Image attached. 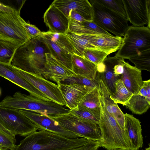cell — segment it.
<instances>
[{
	"mask_svg": "<svg viewBox=\"0 0 150 150\" xmlns=\"http://www.w3.org/2000/svg\"><path fill=\"white\" fill-rule=\"evenodd\" d=\"M88 139L70 138L52 132L40 130L34 132L16 145L14 150H68L80 147Z\"/></svg>",
	"mask_w": 150,
	"mask_h": 150,
	"instance_id": "1",
	"label": "cell"
},
{
	"mask_svg": "<svg viewBox=\"0 0 150 150\" xmlns=\"http://www.w3.org/2000/svg\"><path fill=\"white\" fill-rule=\"evenodd\" d=\"M47 53H49L48 50L39 36L30 39L18 46L11 64L23 71L40 75L46 62Z\"/></svg>",
	"mask_w": 150,
	"mask_h": 150,
	"instance_id": "2",
	"label": "cell"
},
{
	"mask_svg": "<svg viewBox=\"0 0 150 150\" xmlns=\"http://www.w3.org/2000/svg\"><path fill=\"white\" fill-rule=\"evenodd\" d=\"M0 106L16 110H29L54 117L68 113L71 110L52 100H46L20 91L12 96H7L0 102Z\"/></svg>",
	"mask_w": 150,
	"mask_h": 150,
	"instance_id": "3",
	"label": "cell"
},
{
	"mask_svg": "<svg viewBox=\"0 0 150 150\" xmlns=\"http://www.w3.org/2000/svg\"><path fill=\"white\" fill-rule=\"evenodd\" d=\"M100 98L101 113L98 124L101 132L99 141L101 147L107 150H132L126 130L120 127L108 111L101 94Z\"/></svg>",
	"mask_w": 150,
	"mask_h": 150,
	"instance_id": "4",
	"label": "cell"
},
{
	"mask_svg": "<svg viewBox=\"0 0 150 150\" xmlns=\"http://www.w3.org/2000/svg\"><path fill=\"white\" fill-rule=\"evenodd\" d=\"M115 55L124 59L140 55L150 50V28L147 26H129Z\"/></svg>",
	"mask_w": 150,
	"mask_h": 150,
	"instance_id": "5",
	"label": "cell"
},
{
	"mask_svg": "<svg viewBox=\"0 0 150 150\" xmlns=\"http://www.w3.org/2000/svg\"><path fill=\"white\" fill-rule=\"evenodd\" d=\"M90 2L93 11V21L102 29L116 36L124 37L129 27L127 18L107 8L98 0Z\"/></svg>",
	"mask_w": 150,
	"mask_h": 150,
	"instance_id": "6",
	"label": "cell"
},
{
	"mask_svg": "<svg viewBox=\"0 0 150 150\" xmlns=\"http://www.w3.org/2000/svg\"><path fill=\"white\" fill-rule=\"evenodd\" d=\"M50 117L64 129L81 137L98 141L101 139L100 127L96 122L78 117L71 112Z\"/></svg>",
	"mask_w": 150,
	"mask_h": 150,
	"instance_id": "7",
	"label": "cell"
},
{
	"mask_svg": "<svg viewBox=\"0 0 150 150\" xmlns=\"http://www.w3.org/2000/svg\"><path fill=\"white\" fill-rule=\"evenodd\" d=\"M25 22L21 16L20 11L16 9L0 11V34L21 45L30 39L24 26Z\"/></svg>",
	"mask_w": 150,
	"mask_h": 150,
	"instance_id": "8",
	"label": "cell"
},
{
	"mask_svg": "<svg viewBox=\"0 0 150 150\" xmlns=\"http://www.w3.org/2000/svg\"><path fill=\"white\" fill-rule=\"evenodd\" d=\"M0 124L15 136L26 137L39 130L37 126L18 110L0 106Z\"/></svg>",
	"mask_w": 150,
	"mask_h": 150,
	"instance_id": "9",
	"label": "cell"
},
{
	"mask_svg": "<svg viewBox=\"0 0 150 150\" xmlns=\"http://www.w3.org/2000/svg\"><path fill=\"white\" fill-rule=\"evenodd\" d=\"M14 70L49 100L66 106V103L57 85L40 75L28 73L13 67Z\"/></svg>",
	"mask_w": 150,
	"mask_h": 150,
	"instance_id": "10",
	"label": "cell"
},
{
	"mask_svg": "<svg viewBox=\"0 0 150 150\" xmlns=\"http://www.w3.org/2000/svg\"><path fill=\"white\" fill-rule=\"evenodd\" d=\"M127 19L133 26L150 28V0H122Z\"/></svg>",
	"mask_w": 150,
	"mask_h": 150,
	"instance_id": "11",
	"label": "cell"
},
{
	"mask_svg": "<svg viewBox=\"0 0 150 150\" xmlns=\"http://www.w3.org/2000/svg\"><path fill=\"white\" fill-rule=\"evenodd\" d=\"M18 110L31 120L39 130L49 131L70 138H82L79 135L64 129L47 115L27 110Z\"/></svg>",
	"mask_w": 150,
	"mask_h": 150,
	"instance_id": "12",
	"label": "cell"
},
{
	"mask_svg": "<svg viewBox=\"0 0 150 150\" xmlns=\"http://www.w3.org/2000/svg\"><path fill=\"white\" fill-rule=\"evenodd\" d=\"M46 61L40 72V75L47 80L57 83L75 74L56 59L51 54H45Z\"/></svg>",
	"mask_w": 150,
	"mask_h": 150,
	"instance_id": "13",
	"label": "cell"
},
{
	"mask_svg": "<svg viewBox=\"0 0 150 150\" xmlns=\"http://www.w3.org/2000/svg\"><path fill=\"white\" fill-rule=\"evenodd\" d=\"M52 4L59 9L68 18L70 11H74L88 21H93L92 5L87 0H55Z\"/></svg>",
	"mask_w": 150,
	"mask_h": 150,
	"instance_id": "14",
	"label": "cell"
},
{
	"mask_svg": "<svg viewBox=\"0 0 150 150\" xmlns=\"http://www.w3.org/2000/svg\"><path fill=\"white\" fill-rule=\"evenodd\" d=\"M43 18L49 28L48 31L61 34H65L68 31L69 18L52 4L44 13Z\"/></svg>",
	"mask_w": 150,
	"mask_h": 150,
	"instance_id": "15",
	"label": "cell"
},
{
	"mask_svg": "<svg viewBox=\"0 0 150 150\" xmlns=\"http://www.w3.org/2000/svg\"><path fill=\"white\" fill-rule=\"evenodd\" d=\"M57 83L65 102L66 107L70 110L77 108L83 98L94 88L79 84Z\"/></svg>",
	"mask_w": 150,
	"mask_h": 150,
	"instance_id": "16",
	"label": "cell"
},
{
	"mask_svg": "<svg viewBox=\"0 0 150 150\" xmlns=\"http://www.w3.org/2000/svg\"><path fill=\"white\" fill-rule=\"evenodd\" d=\"M0 76L27 91L31 95L44 100H50L17 73L11 64L0 63Z\"/></svg>",
	"mask_w": 150,
	"mask_h": 150,
	"instance_id": "17",
	"label": "cell"
},
{
	"mask_svg": "<svg viewBox=\"0 0 150 150\" xmlns=\"http://www.w3.org/2000/svg\"><path fill=\"white\" fill-rule=\"evenodd\" d=\"M91 44L96 49L109 54L118 50L123 42V38L102 33L85 34Z\"/></svg>",
	"mask_w": 150,
	"mask_h": 150,
	"instance_id": "18",
	"label": "cell"
},
{
	"mask_svg": "<svg viewBox=\"0 0 150 150\" xmlns=\"http://www.w3.org/2000/svg\"><path fill=\"white\" fill-rule=\"evenodd\" d=\"M123 64L124 71L120 79L129 91L137 94L143 86L141 71L125 60Z\"/></svg>",
	"mask_w": 150,
	"mask_h": 150,
	"instance_id": "19",
	"label": "cell"
},
{
	"mask_svg": "<svg viewBox=\"0 0 150 150\" xmlns=\"http://www.w3.org/2000/svg\"><path fill=\"white\" fill-rule=\"evenodd\" d=\"M125 117V129L131 144L132 150H138L143 145L141 122L132 115L126 113Z\"/></svg>",
	"mask_w": 150,
	"mask_h": 150,
	"instance_id": "20",
	"label": "cell"
},
{
	"mask_svg": "<svg viewBox=\"0 0 150 150\" xmlns=\"http://www.w3.org/2000/svg\"><path fill=\"white\" fill-rule=\"evenodd\" d=\"M121 57L116 55L112 57H107L103 62L105 65L104 71L99 73L100 79L106 86L110 95L113 94L115 91L116 84L121 76H116L114 73V67L118 62Z\"/></svg>",
	"mask_w": 150,
	"mask_h": 150,
	"instance_id": "21",
	"label": "cell"
},
{
	"mask_svg": "<svg viewBox=\"0 0 150 150\" xmlns=\"http://www.w3.org/2000/svg\"><path fill=\"white\" fill-rule=\"evenodd\" d=\"M49 53L61 63L72 70V54L52 40L45 32L40 35Z\"/></svg>",
	"mask_w": 150,
	"mask_h": 150,
	"instance_id": "22",
	"label": "cell"
},
{
	"mask_svg": "<svg viewBox=\"0 0 150 150\" xmlns=\"http://www.w3.org/2000/svg\"><path fill=\"white\" fill-rule=\"evenodd\" d=\"M72 71L76 74L93 80L96 78L97 65L85 58L75 54L71 58Z\"/></svg>",
	"mask_w": 150,
	"mask_h": 150,
	"instance_id": "23",
	"label": "cell"
},
{
	"mask_svg": "<svg viewBox=\"0 0 150 150\" xmlns=\"http://www.w3.org/2000/svg\"><path fill=\"white\" fill-rule=\"evenodd\" d=\"M99 89L103 98L106 110L115 120L120 127L123 130H125V114L117 104L115 103L110 99V94L100 77Z\"/></svg>",
	"mask_w": 150,
	"mask_h": 150,
	"instance_id": "24",
	"label": "cell"
},
{
	"mask_svg": "<svg viewBox=\"0 0 150 150\" xmlns=\"http://www.w3.org/2000/svg\"><path fill=\"white\" fill-rule=\"evenodd\" d=\"M100 96L99 88H93L83 98L77 108L91 112L100 119L101 113Z\"/></svg>",
	"mask_w": 150,
	"mask_h": 150,
	"instance_id": "25",
	"label": "cell"
},
{
	"mask_svg": "<svg viewBox=\"0 0 150 150\" xmlns=\"http://www.w3.org/2000/svg\"><path fill=\"white\" fill-rule=\"evenodd\" d=\"M69 21L68 31L78 34H86L95 33H102L111 35L103 30L96 24L93 21L86 20L80 22L71 18Z\"/></svg>",
	"mask_w": 150,
	"mask_h": 150,
	"instance_id": "26",
	"label": "cell"
},
{
	"mask_svg": "<svg viewBox=\"0 0 150 150\" xmlns=\"http://www.w3.org/2000/svg\"><path fill=\"white\" fill-rule=\"evenodd\" d=\"M132 113L141 115L146 112L150 106V103L146 98L138 94L133 95L125 106Z\"/></svg>",
	"mask_w": 150,
	"mask_h": 150,
	"instance_id": "27",
	"label": "cell"
},
{
	"mask_svg": "<svg viewBox=\"0 0 150 150\" xmlns=\"http://www.w3.org/2000/svg\"><path fill=\"white\" fill-rule=\"evenodd\" d=\"M20 45L14 42L0 40V63L10 64L15 52Z\"/></svg>",
	"mask_w": 150,
	"mask_h": 150,
	"instance_id": "28",
	"label": "cell"
},
{
	"mask_svg": "<svg viewBox=\"0 0 150 150\" xmlns=\"http://www.w3.org/2000/svg\"><path fill=\"white\" fill-rule=\"evenodd\" d=\"M133 95L120 79L116 83L115 92L112 95H110V97L115 103L121 104L124 106L128 103Z\"/></svg>",
	"mask_w": 150,
	"mask_h": 150,
	"instance_id": "29",
	"label": "cell"
},
{
	"mask_svg": "<svg viewBox=\"0 0 150 150\" xmlns=\"http://www.w3.org/2000/svg\"><path fill=\"white\" fill-rule=\"evenodd\" d=\"M99 74L97 72L96 78L93 80L76 74L67 78L59 83L66 84H76L85 86L92 88H99Z\"/></svg>",
	"mask_w": 150,
	"mask_h": 150,
	"instance_id": "30",
	"label": "cell"
},
{
	"mask_svg": "<svg viewBox=\"0 0 150 150\" xmlns=\"http://www.w3.org/2000/svg\"><path fill=\"white\" fill-rule=\"evenodd\" d=\"M16 142L15 136L0 124V150H14Z\"/></svg>",
	"mask_w": 150,
	"mask_h": 150,
	"instance_id": "31",
	"label": "cell"
},
{
	"mask_svg": "<svg viewBox=\"0 0 150 150\" xmlns=\"http://www.w3.org/2000/svg\"><path fill=\"white\" fill-rule=\"evenodd\" d=\"M135 65V67L141 70L150 71V50L142 52L140 55L132 57L129 59Z\"/></svg>",
	"mask_w": 150,
	"mask_h": 150,
	"instance_id": "32",
	"label": "cell"
},
{
	"mask_svg": "<svg viewBox=\"0 0 150 150\" xmlns=\"http://www.w3.org/2000/svg\"><path fill=\"white\" fill-rule=\"evenodd\" d=\"M109 54L96 48H87L83 52V57L96 65L102 62Z\"/></svg>",
	"mask_w": 150,
	"mask_h": 150,
	"instance_id": "33",
	"label": "cell"
},
{
	"mask_svg": "<svg viewBox=\"0 0 150 150\" xmlns=\"http://www.w3.org/2000/svg\"><path fill=\"white\" fill-rule=\"evenodd\" d=\"M45 33L56 44L72 54H74L73 46L64 34L52 33L49 31Z\"/></svg>",
	"mask_w": 150,
	"mask_h": 150,
	"instance_id": "34",
	"label": "cell"
},
{
	"mask_svg": "<svg viewBox=\"0 0 150 150\" xmlns=\"http://www.w3.org/2000/svg\"><path fill=\"white\" fill-rule=\"evenodd\" d=\"M110 10L127 18L125 6L122 0H98Z\"/></svg>",
	"mask_w": 150,
	"mask_h": 150,
	"instance_id": "35",
	"label": "cell"
},
{
	"mask_svg": "<svg viewBox=\"0 0 150 150\" xmlns=\"http://www.w3.org/2000/svg\"><path fill=\"white\" fill-rule=\"evenodd\" d=\"M70 112L79 117L91 120L98 124L100 119L91 112L77 108L71 110Z\"/></svg>",
	"mask_w": 150,
	"mask_h": 150,
	"instance_id": "36",
	"label": "cell"
},
{
	"mask_svg": "<svg viewBox=\"0 0 150 150\" xmlns=\"http://www.w3.org/2000/svg\"><path fill=\"white\" fill-rule=\"evenodd\" d=\"M24 26L30 39L38 37L43 33V32H41L35 25L26 22L24 23Z\"/></svg>",
	"mask_w": 150,
	"mask_h": 150,
	"instance_id": "37",
	"label": "cell"
},
{
	"mask_svg": "<svg viewBox=\"0 0 150 150\" xmlns=\"http://www.w3.org/2000/svg\"><path fill=\"white\" fill-rule=\"evenodd\" d=\"M100 147L99 141L88 139V142L82 146L68 150H93Z\"/></svg>",
	"mask_w": 150,
	"mask_h": 150,
	"instance_id": "38",
	"label": "cell"
},
{
	"mask_svg": "<svg viewBox=\"0 0 150 150\" xmlns=\"http://www.w3.org/2000/svg\"><path fill=\"white\" fill-rule=\"evenodd\" d=\"M124 59L121 58L118 63L114 67V71L115 76L117 77H120L124 71L123 61Z\"/></svg>",
	"mask_w": 150,
	"mask_h": 150,
	"instance_id": "39",
	"label": "cell"
},
{
	"mask_svg": "<svg viewBox=\"0 0 150 150\" xmlns=\"http://www.w3.org/2000/svg\"><path fill=\"white\" fill-rule=\"evenodd\" d=\"M68 18H70L75 21L80 22L86 20L78 13L73 10L69 11Z\"/></svg>",
	"mask_w": 150,
	"mask_h": 150,
	"instance_id": "40",
	"label": "cell"
},
{
	"mask_svg": "<svg viewBox=\"0 0 150 150\" xmlns=\"http://www.w3.org/2000/svg\"><path fill=\"white\" fill-rule=\"evenodd\" d=\"M143 86L144 87L147 94L146 99L150 103V80L143 81Z\"/></svg>",
	"mask_w": 150,
	"mask_h": 150,
	"instance_id": "41",
	"label": "cell"
},
{
	"mask_svg": "<svg viewBox=\"0 0 150 150\" xmlns=\"http://www.w3.org/2000/svg\"><path fill=\"white\" fill-rule=\"evenodd\" d=\"M16 9L10 6L5 4L0 1V11H10Z\"/></svg>",
	"mask_w": 150,
	"mask_h": 150,
	"instance_id": "42",
	"label": "cell"
},
{
	"mask_svg": "<svg viewBox=\"0 0 150 150\" xmlns=\"http://www.w3.org/2000/svg\"><path fill=\"white\" fill-rule=\"evenodd\" d=\"M137 94L143 96L146 98V97L147 96V93L144 87L143 86Z\"/></svg>",
	"mask_w": 150,
	"mask_h": 150,
	"instance_id": "43",
	"label": "cell"
},
{
	"mask_svg": "<svg viewBox=\"0 0 150 150\" xmlns=\"http://www.w3.org/2000/svg\"><path fill=\"white\" fill-rule=\"evenodd\" d=\"M6 40L8 41L3 36H2V35H1L0 34V40Z\"/></svg>",
	"mask_w": 150,
	"mask_h": 150,
	"instance_id": "44",
	"label": "cell"
},
{
	"mask_svg": "<svg viewBox=\"0 0 150 150\" xmlns=\"http://www.w3.org/2000/svg\"><path fill=\"white\" fill-rule=\"evenodd\" d=\"M145 150H150V145H149V147L145 149Z\"/></svg>",
	"mask_w": 150,
	"mask_h": 150,
	"instance_id": "45",
	"label": "cell"
},
{
	"mask_svg": "<svg viewBox=\"0 0 150 150\" xmlns=\"http://www.w3.org/2000/svg\"><path fill=\"white\" fill-rule=\"evenodd\" d=\"M1 89H0V96L1 95Z\"/></svg>",
	"mask_w": 150,
	"mask_h": 150,
	"instance_id": "46",
	"label": "cell"
}]
</instances>
